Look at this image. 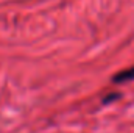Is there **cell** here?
I'll list each match as a JSON object with an SVG mask.
<instances>
[{"mask_svg": "<svg viewBox=\"0 0 134 133\" xmlns=\"http://www.w3.org/2000/svg\"><path fill=\"white\" fill-rule=\"evenodd\" d=\"M128 80H134V67H130V69H125L122 70L120 74L114 75L112 77V81L114 83H125Z\"/></svg>", "mask_w": 134, "mask_h": 133, "instance_id": "cell-1", "label": "cell"}, {"mask_svg": "<svg viewBox=\"0 0 134 133\" xmlns=\"http://www.w3.org/2000/svg\"><path fill=\"white\" fill-rule=\"evenodd\" d=\"M119 96H120V94H115V93H112V94H109V97H106V99H103V103H108V102H111V100H115V99H119Z\"/></svg>", "mask_w": 134, "mask_h": 133, "instance_id": "cell-2", "label": "cell"}]
</instances>
